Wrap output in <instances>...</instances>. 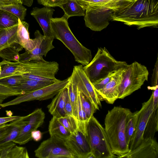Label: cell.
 <instances>
[{
  "mask_svg": "<svg viewBox=\"0 0 158 158\" xmlns=\"http://www.w3.org/2000/svg\"><path fill=\"white\" fill-rule=\"evenodd\" d=\"M14 3L23 4L22 0H0V5H6Z\"/></svg>",
  "mask_w": 158,
  "mask_h": 158,
  "instance_id": "cell-46",
  "label": "cell"
},
{
  "mask_svg": "<svg viewBox=\"0 0 158 158\" xmlns=\"http://www.w3.org/2000/svg\"><path fill=\"white\" fill-rule=\"evenodd\" d=\"M24 79L21 75H16L0 80V83L13 88L19 85Z\"/></svg>",
  "mask_w": 158,
  "mask_h": 158,
  "instance_id": "cell-37",
  "label": "cell"
},
{
  "mask_svg": "<svg viewBox=\"0 0 158 158\" xmlns=\"http://www.w3.org/2000/svg\"><path fill=\"white\" fill-rule=\"evenodd\" d=\"M64 111L66 115L72 116L75 118L73 114L72 106L69 100V95H68L66 100L64 107Z\"/></svg>",
  "mask_w": 158,
  "mask_h": 158,
  "instance_id": "cell-43",
  "label": "cell"
},
{
  "mask_svg": "<svg viewBox=\"0 0 158 158\" xmlns=\"http://www.w3.org/2000/svg\"><path fill=\"white\" fill-rule=\"evenodd\" d=\"M78 89L89 100L97 110L101 107L97 92L85 73L82 65L74 66L70 76Z\"/></svg>",
  "mask_w": 158,
  "mask_h": 158,
  "instance_id": "cell-11",
  "label": "cell"
},
{
  "mask_svg": "<svg viewBox=\"0 0 158 158\" xmlns=\"http://www.w3.org/2000/svg\"><path fill=\"white\" fill-rule=\"evenodd\" d=\"M139 111L132 113L127 119L125 127L126 142L129 145L135 135L137 122Z\"/></svg>",
  "mask_w": 158,
  "mask_h": 158,
  "instance_id": "cell-29",
  "label": "cell"
},
{
  "mask_svg": "<svg viewBox=\"0 0 158 158\" xmlns=\"http://www.w3.org/2000/svg\"><path fill=\"white\" fill-rule=\"evenodd\" d=\"M31 136L32 139H33L35 141H38L41 139L42 134L40 131L36 130L31 132Z\"/></svg>",
  "mask_w": 158,
  "mask_h": 158,
  "instance_id": "cell-45",
  "label": "cell"
},
{
  "mask_svg": "<svg viewBox=\"0 0 158 158\" xmlns=\"http://www.w3.org/2000/svg\"><path fill=\"white\" fill-rule=\"evenodd\" d=\"M28 152L24 147L15 145L8 154L7 158H29Z\"/></svg>",
  "mask_w": 158,
  "mask_h": 158,
  "instance_id": "cell-36",
  "label": "cell"
},
{
  "mask_svg": "<svg viewBox=\"0 0 158 158\" xmlns=\"http://www.w3.org/2000/svg\"><path fill=\"white\" fill-rule=\"evenodd\" d=\"M19 62L23 69L21 75L24 79L54 82L60 81L55 77L59 70V64L56 62L44 60Z\"/></svg>",
  "mask_w": 158,
  "mask_h": 158,
  "instance_id": "cell-7",
  "label": "cell"
},
{
  "mask_svg": "<svg viewBox=\"0 0 158 158\" xmlns=\"http://www.w3.org/2000/svg\"><path fill=\"white\" fill-rule=\"evenodd\" d=\"M125 61L115 60L105 48H98L93 59L83 67L84 71L90 81L94 83L116 72L127 65Z\"/></svg>",
  "mask_w": 158,
  "mask_h": 158,
  "instance_id": "cell-4",
  "label": "cell"
},
{
  "mask_svg": "<svg viewBox=\"0 0 158 158\" xmlns=\"http://www.w3.org/2000/svg\"><path fill=\"white\" fill-rule=\"evenodd\" d=\"M68 0H37L38 2L46 7H59L66 3Z\"/></svg>",
  "mask_w": 158,
  "mask_h": 158,
  "instance_id": "cell-39",
  "label": "cell"
},
{
  "mask_svg": "<svg viewBox=\"0 0 158 158\" xmlns=\"http://www.w3.org/2000/svg\"><path fill=\"white\" fill-rule=\"evenodd\" d=\"M121 158H158V143L154 138L149 137L143 139L136 148Z\"/></svg>",
  "mask_w": 158,
  "mask_h": 158,
  "instance_id": "cell-16",
  "label": "cell"
},
{
  "mask_svg": "<svg viewBox=\"0 0 158 158\" xmlns=\"http://www.w3.org/2000/svg\"><path fill=\"white\" fill-rule=\"evenodd\" d=\"M48 131L50 137L65 141L70 133L60 123L58 118L53 116L49 122Z\"/></svg>",
  "mask_w": 158,
  "mask_h": 158,
  "instance_id": "cell-23",
  "label": "cell"
},
{
  "mask_svg": "<svg viewBox=\"0 0 158 158\" xmlns=\"http://www.w3.org/2000/svg\"><path fill=\"white\" fill-rule=\"evenodd\" d=\"M2 71L0 80L11 76L21 75L23 69L19 62H11L3 59L0 62Z\"/></svg>",
  "mask_w": 158,
  "mask_h": 158,
  "instance_id": "cell-24",
  "label": "cell"
},
{
  "mask_svg": "<svg viewBox=\"0 0 158 158\" xmlns=\"http://www.w3.org/2000/svg\"><path fill=\"white\" fill-rule=\"evenodd\" d=\"M148 89L153 91V110L158 108V85L155 86H148Z\"/></svg>",
  "mask_w": 158,
  "mask_h": 158,
  "instance_id": "cell-40",
  "label": "cell"
},
{
  "mask_svg": "<svg viewBox=\"0 0 158 158\" xmlns=\"http://www.w3.org/2000/svg\"><path fill=\"white\" fill-rule=\"evenodd\" d=\"M69 77L60 80L52 84L39 89L26 92L9 102L2 104L0 106L5 107L16 105L21 103L38 100L48 99L53 98L61 90L66 87L69 83Z\"/></svg>",
  "mask_w": 158,
  "mask_h": 158,
  "instance_id": "cell-8",
  "label": "cell"
},
{
  "mask_svg": "<svg viewBox=\"0 0 158 158\" xmlns=\"http://www.w3.org/2000/svg\"><path fill=\"white\" fill-rule=\"evenodd\" d=\"M21 117L19 116H12L0 117V125L16 120Z\"/></svg>",
  "mask_w": 158,
  "mask_h": 158,
  "instance_id": "cell-44",
  "label": "cell"
},
{
  "mask_svg": "<svg viewBox=\"0 0 158 158\" xmlns=\"http://www.w3.org/2000/svg\"><path fill=\"white\" fill-rule=\"evenodd\" d=\"M132 112L128 108L114 106L108 111L105 119V129L112 153L121 157L129 152L125 136L126 121Z\"/></svg>",
  "mask_w": 158,
  "mask_h": 158,
  "instance_id": "cell-2",
  "label": "cell"
},
{
  "mask_svg": "<svg viewBox=\"0 0 158 158\" xmlns=\"http://www.w3.org/2000/svg\"><path fill=\"white\" fill-rule=\"evenodd\" d=\"M112 21L120 22L138 29L158 27V0H123L111 16Z\"/></svg>",
  "mask_w": 158,
  "mask_h": 158,
  "instance_id": "cell-1",
  "label": "cell"
},
{
  "mask_svg": "<svg viewBox=\"0 0 158 158\" xmlns=\"http://www.w3.org/2000/svg\"><path fill=\"white\" fill-rule=\"evenodd\" d=\"M19 3L0 5V9L8 12L23 21L26 15L27 9L23 5Z\"/></svg>",
  "mask_w": 158,
  "mask_h": 158,
  "instance_id": "cell-31",
  "label": "cell"
},
{
  "mask_svg": "<svg viewBox=\"0 0 158 158\" xmlns=\"http://www.w3.org/2000/svg\"><path fill=\"white\" fill-rule=\"evenodd\" d=\"M23 4L27 6H31L33 4V0H22Z\"/></svg>",
  "mask_w": 158,
  "mask_h": 158,
  "instance_id": "cell-47",
  "label": "cell"
},
{
  "mask_svg": "<svg viewBox=\"0 0 158 158\" xmlns=\"http://www.w3.org/2000/svg\"><path fill=\"white\" fill-rule=\"evenodd\" d=\"M88 0H76L77 2L85 9V6Z\"/></svg>",
  "mask_w": 158,
  "mask_h": 158,
  "instance_id": "cell-48",
  "label": "cell"
},
{
  "mask_svg": "<svg viewBox=\"0 0 158 158\" xmlns=\"http://www.w3.org/2000/svg\"><path fill=\"white\" fill-rule=\"evenodd\" d=\"M18 23L17 17L8 12L0 9V29L9 28Z\"/></svg>",
  "mask_w": 158,
  "mask_h": 158,
  "instance_id": "cell-32",
  "label": "cell"
},
{
  "mask_svg": "<svg viewBox=\"0 0 158 158\" xmlns=\"http://www.w3.org/2000/svg\"><path fill=\"white\" fill-rule=\"evenodd\" d=\"M18 24L11 27L0 29V51L19 43L17 36Z\"/></svg>",
  "mask_w": 158,
  "mask_h": 158,
  "instance_id": "cell-22",
  "label": "cell"
},
{
  "mask_svg": "<svg viewBox=\"0 0 158 158\" xmlns=\"http://www.w3.org/2000/svg\"><path fill=\"white\" fill-rule=\"evenodd\" d=\"M67 87L68 89V95L71 103L74 117L77 122V88L76 85L72 81L70 76Z\"/></svg>",
  "mask_w": 158,
  "mask_h": 158,
  "instance_id": "cell-30",
  "label": "cell"
},
{
  "mask_svg": "<svg viewBox=\"0 0 158 158\" xmlns=\"http://www.w3.org/2000/svg\"><path fill=\"white\" fill-rule=\"evenodd\" d=\"M27 123L22 127L18 136L13 141L19 145L25 144L32 139L31 132L43 123L45 114L41 108H38L28 114Z\"/></svg>",
  "mask_w": 158,
  "mask_h": 158,
  "instance_id": "cell-14",
  "label": "cell"
},
{
  "mask_svg": "<svg viewBox=\"0 0 158 158\" xmlns=\"http://www.w3.org/2000/svg\"><path fill=\"white\" fill-rule=\"evenodd\" d=\"M114 10L106 7H88L85 10L84 18L86 27L95 31H100L106 28L112 20L111 16Z\"/></svg>",
  "mask_w": 158,
  "mask_h": 158,
  "instance_id": "cell-10",
  "label": "cell"
},
{
  "mask_svg": "<svg viewBox=\"0 0 158 158\" xmlns=\"http://www.w3.org/2000/svg\"><path fill=\"white\" fill-rule=\"evenodd\" d=\"M6 115L8 116H12L13 114L10 111H6Z\"/></svg>",
  "mask_w": 158,
  "mask_h": 158,
  "instance_id": "cell-49",
  "label": "cell"
},
{
  "mask_svg": "<svg viewBox=\"0 0 158 158\" xmlns=\"http://www.w3.org/2000/svg\"><path fill=\"white\" fill-rule=\"evenodd\" d=\"M1 109V107H0V109Z\"/></svg>",
  "mask_w": 158,
  "mask_h": 158,
  "instance_id": "cell-51",
  "label": "cell"
},
{
  "mask_svg": "<svg viewBox=\"0 0 158 158\" xmlns=\"http://www.w3.org/2000/svg\"><path fill=\"white\" fill-rule=\"evenodd\" d=\"M87 137L91 154L95 158H115L112 152L105 128L93 115L86 128Z\"/></svg>",
  "mask_w": 158,
  "mask_h": 158,
  "instance_id": "cell-5",
  "label": "cell"
},
{
  "mask_svg": "<svg viewBox=\"0 0 158 158\" xmlns=\"http://www.w3.org/2000/svg\"><path fill=\"white\" fill-rule=\"evenodd\" d=\"M124 68L116 72L111 80L102 89L96 91L100 101H105L108 104H113L118 99L119 86L122 79V71Z\"/></svg>",
  "mask_w": 158,
  "mask_h": 158,
  "instance_id": "cell-17",
  "label": "cell"
},
{
  "mask_svg": "<svg viewBox=\"0 0 158 158\" xmlns=\"http://www.w3.org/2000/svg\"><path fill=\"white\" fill-rule=\"evenodd\" d=\"M149 72L146 67L136 61L123 69L118 99H123L140 89L147 81Z\"/></svg>",
  "mask_w": 158,
  "mask_h": 158,
  "instance_id": "cell-6",
  "label": "cell"
},
{
  "mask_svg": "<svg viewBox=\"0 0 158 158\" xmlns=\"http://www.w3.org/2000/svg\"><path fill=\"white\" fill-rule=\"evenodd\" d=\"M54 11V9L51 7L45 6L42 8L34 7L31 12V15L39 24L45 36L54 37L51 23Z\"/></svg>",
  "mask_w": 158,
  "mask_h": 158,
  "instance_id": "cell-18",
  "label": "cell"
},
{
  "mask_svg": "<svg viewBox=\"0 0 158 158\" xmlns=\"http://www.w3.org/2000/svg\"><path fill=\"white\" fill-rule=\"evenodd\" d=\"M55 82L24 79L19 85L13 88L25 93L44 87Z\"/></svg>",
  "mask_w": 158,
  "mask_h": 158,
  "instance_id": "cell-26",
  "label": "cell"
},
{
  "mask_svg": "<svg viewBox=\"0 0 158 158\" xmlns=\"http://www.w3.org/2000/svg\"><path fill=\"white\" fill-rule=\"evenodd\" d=\"M64 12V15L69 19L74 16H85V10L76 0H68L67 2L60 5Z\"/></svg>",
  "mask_w": 158,
  "mask_h": 158,
  "instance_id": "cell-25",
  "label": "cell"
},
{
  "mask_svg": "<svg viewBox=\"0 0 158 158\" xmlns=\"http://www.w3.org/2000/svg\"><path fill=\"white\" fill-rule=\"evenodd\" d=\"M68 19L64 15L60 18L51 19L54 38L61 41L69 50L75 61L83 66L86 65L92 60L91 51L82 45L74 35L69 27Z\"/></svg>",
  "mask_w": 158,
  "mask_h": 158,
  "instance_id": "cell-3",
  "label": "cell"
},
{
  "mask_svg": "<svg viewBox=\"0 0 158 158\" xmlns=\"http://www.w3.org/2000/svg\"><path fill=\"white\" fill-rule=\"evenodd\" d=\"M68 95L67 86L60 91L47 106L49 112L57 118L66 116L64 107Z\"/></svg>",
  "mask_w": 158,
  "mask_h": 158,
  "instance_id": "cell-19",
  "label": "cell"
},
{
  "mask_svg": "<svg viewBox=\"0 0 158 158\" xmlns=\"http://www.w3.org/2000/svg\"><path fill=\"white\" fill-rule=\"evenodd\" d=\"M153 110V95L152 94L149 99L142 104V107L139 110L136 131L129 145L130 151L136 148L143 139L144 131Z\"/></svg>",
  "mask_w": 158,
  "mask_h": 158,
  "instance_id": "cell-13",
  "label": "cell"
},
{
  "mask_svg": "<svg viewBox=\"0 0 158 158\" xmlns=\"http://www.w3.org/2000/svg\"><path fill=\"white\" fill-rule=\"evenodd\" d=\"M13 125L12 121L9 124L5 123L0 125V139L4 137L10 132Z\"/></svg>",
  "mask_w": 158,
  "mask_h": 158,
  "instance_id": "cell-41",
  "label": "cell"
},
{
  "mask_svg": "<svg viewBox=\"0 0 158 158\" xmlns=\"http://www.w3.org/2000/svg\"><path fill=\"white\" fill-rule=\"evenodd\" d=\"M158 56L152 75L151 78L152 86L158 85Z\"/></svg>",
  "mask_w": 158,
  "mask_h": 158,
  "instance_id": "cell-42",
  "label": "cell"
},
{
  "mask_svg": "<svg viewBox=\"0 0 158 158\" xmlns=\"http://www.w3.org/2000/svg\"><path fill=\"white\" fill-rule=\"evenodd\" d=\"M116 72L111 73L105 78L92 83L96 90L98 91L102 89L111 80Z\"/></svg>",
  "mask_w": 158,
  "mask_h": 158,
  "instance_id": "cell-38",
  "label": "cell"
},
{
  "mask_svg": "<svg viewBox=\"0 0 158 158\" xmlns=\"http://www.w3.org/2000/svg\"><path fill=\"white\" fill-rule=\"evenodd\" d=\"M58 119L71 134H74L78 130L77 122L74 117L66 115Z\"/></svg>",
  "mask_w": 158,
  "mask_h": 158,
  "instance_id": "cell-33",
  "label": "cell"
},
{
  "mask_svg": "<svg viewBox=\"0 0 158 158\" xmlns=\"http://www.w3.org/2000/svg\"><path fill=\"white\" fill-rule=\"evenodd\" d=\"M1 71H2V68H1V65H0V74L1 73Z\"/></svg>",
  "mask_w": 158,
  "mask_h": 158,
  "instance_id": "cell-50",
  "label": "cell"
},
{
  "mask_svg": "<svg viewBox=\"0 0 158 158\" xmlns=\"http://www.w3.org/2000/svg\"><path fill=\"white\" fill-rule=\"evenodd\" d=\"M64 143L75 158H89L91 154L87 136L79 130L71 134Z\"/></svg>",
  "mask_w": 158,
  "mask_h": 158,
  "instance_id": "cell-15",
  "label": "cell"
},
{
  "mask_svg": "<svg viewBox=\"0 0 158 158\" xmlns=\"http://www.w3.org/2000/svg\"><path fill=\"white\" fill-rule=\"evenodd\" d=\"M158 131V108L153 110L148 121L143 134V139L154 138Z\"/></svg>",
  "mask_w": 158,
  "mask_h": 158,
  "instance_id": "cell-27",
  "label": "cell"
},
{
  "mask_svg": "<svg viewBox=\"0 0 158 158\" xmlns=\"http://www.w3.org/2000/svg\"><path fill=\"white\" fill-rule=\"evenodd\" d=\"M23 48L19 43H16L11 47L6 48L0 51V57L9 61L19 62L20 54L19 52Z\"/></svg>",
  "mask_w": 158,
  "mask_h": 158,
  "instance_id": "cell-28",
  "label": "cell"
},
{
  "mask_svg": "<svg viewBox=\"0 0 158 158\" xmlns=\"http://www.w3.org/2000/svg\"><path fill=\"white\" fill-rule=\"evenodd\" d=\"M83 110L89 120L97 110L89 100L78 89Z\"/></svg>",
  "mask_w": 158,
  "mask_h": 158,
  "instance_id": "cell-35",
  "label": "cell"
},
{
  "mask_svg": "<svg viewBox=\"0 0 158 158\" xmlns=\"http://www.w3.org/2000/svg\"><path fill=\"white\" fill-rule=\"evenodd\" d=\"M28 116H21L13 121L10 131L6 136L0 139V157L3 150L14 143L13 141L18 136L22 127L27 123Z\"/></svg>",
  "mask_w": 158,
  "mask_h": 158,
  "instance_id": "cell-20",
  "label": "cell"
},
{
  "mask_svg": "<svg viewBox=\"0 0 158 158\" xmlns=\"http://www.w3.org/2000/svg\"><path fill=\"white\" fill-rule=\"evenodd\" d=\"M29 24L18 19L17 36L19 44L26 51H31L35 47L36 40L35 38L31 39L28 31Z\"/></svg>",
  "mask_w": 158,
  "mask_h": 158,
  "instance_id": "cell-21",
  "label": "cell"
},
{
  "mask_svg": "<svg viewBox=\"0 0 158 158\" xmlns=\"http://www.w3.org/2000/svg\"><path fill=\"white\" fill-rule=\"evenodd\" d=\"M24 93L23 92L19 91L0 83V105L7 98L12 96L22 95Z\"/></svg>",
  "mask_w": 158,
  "mask_h": 158,
  "instance_id": "cell-34",
  "label": "cell"
},
{
  "mask_svg": "<svg viewBox=\"0 0 158 158\" xmlns=\"http://www.w3.org/2000/svg\"><path fill=\"white\" fill-rule=\"evenodd\" d=\"M36 44L35 48L31 51H26L20 54V62H36L44 60L48 52L54 48L53 45L54 37H48L42 35L38 30L34 33Z\"/></svg>",
  "mask_w": 158,
  "mask_h": 158,
  "instance_id": "cell-12",
  "label": "cell"
},
{
  "mask_svg": "<svg viewBox=\"0 0 158 158\" xmlns=\"http://www.w3.org/2000/svg\"><path fill=\"white\" fill-rule=\"evenodd\" d=\"M35 153L39 158H75L64 141L52 137L42 142Z\"/></svg>",
  "mask_w": 158,
  "mask_h": 158,
  "instance_id": "cell-9",
  "label": "cell"
}]
</instances>
